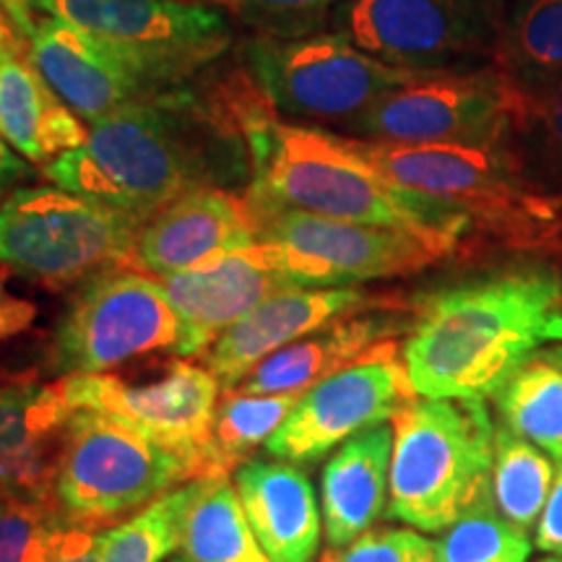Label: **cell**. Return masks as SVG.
Wrapping results in <instances>:
<instances>
[{"mask_svg":"<svg viewBox=\"0 0 562 562\" xmlns=\"http://www.w3.org/2000/svg\"><path fill=\"white\" fill-rule=\"evenodd\" d=\"M191 495L193 482H188L133 513L128 521L104 529L100 562H161L178 552Z\"/></svg>","mask_w":562,"mask_h":562,"instance_id":"f546056e","label":"cell"},{"mask_svg":"<svg viewBox=\"0 0 562 562\" xmlns=\"http://www.w3.org/2000/svg\"><path fill=\"white\" fill-rule=\"evenodd\" d=\"M201 476L203 463L195 456L159 446L97 412H74L55 472V497L76 526L97 529Z\"/></svg>","mask_w":562,"mask_h":562,"instance_id":"ba28073f","label":"cell"},{"mask_svg":"<svg viewBox=\"0 0 562 562\" xmlns=\"http://www.w3.org/2000/svg\"><path fill=\"white\" fill-rule=\"evenodd\" d=\"M188 562H271L258 544L243 501L229 476L193 480L180 531Z\"/></svg>","mask_w":562,"mask_h":562,"instance_id":"d4e9b609","label":"cell"},{"mask_svg":"<svg viewBox=\"0 0 562 562\" xmlns=\"http://www.w3.org/2000/svg\"><path fill=\"white\" fill-rule=\"evenodd\" d=\"M0 9L9 16L21 40L30 42L34 37V30H37V21H34V16H37V0H0Z\"/></svg>","mask_w":562,"mask_h":562,"instance_id":"ab89813d","label":"cell"},{"mask_svg":"<svg viewBox=\"0 0 562 562\" xmlns=\"http://www.w3.org/2000/svg\"><path fill=\"white\" fill-rule=\"evenodd\" d=\"M258 240L292 286L331 290L417 273L459 250V245L414 232L326 220L305 211L252 216Z\"/></svg>","mask_w":562,"mask_h":562,"instance_id":"4fadbf2b","label":"cell"},{"mask_svg":"<svg viewBox=\"0 0 562 562\" xmlns=\"http://www.w3.org/2000/svg\"><path fill=\"white\" fill-rule=\"evenodd\" d=\"M70 417L58 383L0 385V497L55 492Z\"/></svg>","mask_w":562,"mask_h":562,"instance_id":"ffe728a7","label":"cell"},{"mask_svg":"<svg viewBox=\"0 0 562 562\" xmlns=\"http://www.w3.org/2000/svg\"><path fill=\"white\" fill-rule=\"evenodd\" d=\"M159 281L167 300L191 328L201 355L258 302L281 290H294L261 240L199 269L161 277Z\"/></svg>","mask_w":562,"mask_h":562,"instance_id":"d6986e66","label":"cell"},{"mask_svg":"<svg viewBox=\"0 0 562 562\" xmlns=\"http://www.w3.org/2000/svg\"><path fill=\"white\" fill-rule=\"evenodd\" d=\"M402 321L389 307L336 321L305 339L273 351L237 385L243 393H292L302 396L311 385L362 360L383 341L393 339Z\"/></svg>","mask_w":562,"mask_h":562,"instance_id":"603a6c76","label":"cell"},{"mask_svg":"<svg viewBox=\"0 0 562 562\" xmlns=\"http://www.w3.org/2000/svg\"><path fill=\"white\" fill-rule=\"evenodd\" d=\"M232 21L252 37H305L328 30L349 0H220Z\"/></svg>","mask_w":562,"mask_h":562,"instance_id":"d6a6232c","label":"cell"},{"mask_svg":"<svg viewBox=\"0 0 562 562\" xmlns=\"http://www.w3.org/2000/svg\"><path fill=\"white\" fill-rule=\"evenodd\" d=\"M524 131H531L544 159L562 172V79L526 100Z\"/></svg>","mask_w":562,"mask_h":562,"instance_id":"e575fe53","label":"cell"},{"mask_svg":"<svg viewBox=\"0 0 562 562\" xmlns=\"http://www.w3.org/2000/svg\"><path fill=\"white\" fill-rule=\"evenodd\" d=\"M505 9V0H349L328 30L393 68H476L497 58Z\"/></svg>","mask_w":562,"mask_h":562,"instance_id":"7c38bea8","label":"cell"},{"mask_svg":"<svg viewBox=\"0 0 562 562\" xmlns=\"http://www.w3.org/2000/svg\"><path fill=\"white\" fill-rule=\"evenodd\" d=\"M70 529L55 492L0 497V562H50Z\"/></svg>","mask_w":562,"mask_h":562,"instance_id":"4dcf8cb0","label":"cell"},{"mask_svg":"<svg viewBox=\"0 0 562 562\" xmlns=\"http://www.w3.org/2000/svg\"><path fill=\"white\" fill-rule=\"evenodd\" d=\"M16 40H19L16 30H13L9 16H5L3 9H0V55L16 50Z\"/></svg>","mask_w":562,"mask_h":562,"instance_id":"60d3db41","label":"cell"},{"mask_svg":"<svg viewBox=\"0 0 562 562\" xmlns=\"http://www.w3.org/2000/svg\"><path fill=\"white\" fill-rule=\"evenodd\" d=\"M58 385L74 412H97L203 463L222 391L206 364L180 357L146 381L97 372L60 378Z\"/></svg>","mask_w":562,"mask_h":562,"instance_id":"9a60e30c","label":"cell"},{"mask_svg":"<svg viewBox=\"0 0 562 562\" xmlns=\"http://www.w3.org/2000/svg\"><path fill=\"white\" fill-rule=\"evenodd\" d=\"M558 467L552 492L537 524V533H533V544L547 554H562V463Z\"/></svg>","mask_w":562,"mask_h":562,"instance_id":"d590c367","label":"cell"},{"mask_svg":"<svg viewBox=\"0 0 562 562\" xmlns=\"http://www.w3.org/2000/svg\"><path fill=\"white\" fill-rule=\"evenodd\" d=\"M526 97L497 63L422 70L381 97L344 136L393 146H490L524 128Z\"/></svg>","mask_w":562,"mask_h":562,"instance_id":"9c48e42d","label":"cell"},{"mask_svg":"<svg viewBox=\"0 0 562 562\" xmlns=\"http://www.w3.org/2000/svg\"><path fill=\"white\" fill-rule=\"evenodd\" d=\"M30 172L32 170L30 165H26V159L13 151L11 146L0 138V201H3L9 193L16 191L19 182L30 178Z\"/></svg>","mask_w":562,"mask_h":562,"instance_id":"f35d334b","label":"cell"},{"mask_svg":"<svg viewBox=\"0 0 562 562\" xmlns=\"http://www.w3.org/2000/svg\"><path fill=\"white\" fill-rule=\"evenodd\" d=\"M492 425L476 398H414L393 419L389 516L440 533L492 497Z\"/></svg>","mask_w":562,"mask_h":562,"instance_id":"5b68a950","label":"cell"},{"mask_svg":"<svg viewBox=\"0 0 562 562\" xmlns=\"http://www.w3.org/2000/svg\"><path fill=\"white\" fill-rule=\"evenodd\" d=\"M554 484L552 461L510 427H495L492 442V501L508 521L529 533L542 518Z\"/></svg>","mask_w":562,"mask_h":562,"instance_id":"f1b7e54d","label":"cell"},{"mask_svg":"<svg viewBox=\"0 0 562 562\" xmlns=\"http://www.w3.org/2000/svg\"><path fill=\"white\" fill-rule=\"evenodd\" d=\"M258 243L248 201L237 191H199L161 209L138 229L133 269L172 277Z\"/></svg>","mask_w":562,"mask_h":562,"instance_id":"ac0fdd59","label":"cell"},{"mask_svg":"<svg viewBox=\"0 0 562 562\" xmlns=\"http://www.w3.org/2000/svg\"><path fill=\"white\" fill-rule=\"evenodd\" d=\"M34 321H37V305L32 300L13 294L5 286L3 277H0V344L24 334Z\"/></svg>","mask_w":562,"mask_h":562,"instance_id":"8d00e7d4","label":"cell"},{"mask_svg":"<svg viewBox=\"0 0 562 562\" xmlns=\"http://www.w3.org/2000/svg\"><path fill=\"white\" fill-rule=\"evenodd\" d=\"M30 63L87 125L172 91L144 79L104 42L63 19L40 21L30 40Z\"/></svg>","mask_w":562,"mask_h":562,"instance_id":"2e32d148","label":"cell"},{"mask_svg":"<svg viewBox=\"0 0 562 562\" xmlns=\"http://www.w3.org/2000/svg\"><path fill=\"white\" fill-rule=\"evenodd\" d=\"M245 516L271 562H315L323 516L307 474L292 461H245L232 472Z\"/></svg>","mask_w":562,"mask_h":562,"instance_id":"44dd1931","label":"cell"},{"mask_svg":"<svg viewBox=\"0 0 562 562\" xmlns=\"http://www.w3.org/2000/svg\"><path fill=\"white\" fill-rule=\"evenodd\" d=\"M531 547L529 533L516 529L490 497L440 531L435 554L438 562H526Z\"/></svg>","mask_w":562,"mask_h":562,"instance_id":"1f68e13d","label":"cell"},{"mask_svg":"<svg viewBox=\"0 0 562 562\" xmlns=\"http://www.w3.org/2000/svg\"><path fill=\"white\" fill-rule=\"evenodd\" d=\"M321 562H438V554L435 542L412 526H372L355 542L331 547Z\"/></svg>","mask_w":562,"mask_h":562,"instance_id":"836d02e7","label":"cell"},{"mask_svg":"<svg viewBox=\"0 0 562 562\" xmlns=\"http://www.w3.org/2000/svg\"><path fill=\"white\" fill-rule=\"evenodd\" d=\"M37 13L81 26L165 89L191 87L235 42L229 13L193 0H37Z\"/></svg>","mask_w":562,"mask_h":562,"instance_id":"8fae6325","label":"cell"},{"mask_svg":"<svg viewBox=\"0 0 562 562\" xmlns=\"http://www.w3.org/2000/svg\"><path fill=\"white\" fill-rule=\"evenodd\" d=\"M501 425L562 463V344L537 349L495 393Z\"/></svg>","mask_w":562,"mask_h":562,"instance_id":"484cf974","label":"cell"},{"mask_svg":"<svg viewBox=\"0 0 562 562\" xmlns=\"http://www.w3.org/2000/svg\"><path fill=\"white\" fill-rule=\"evenodd\" d=\"M364 157L414 193L461 211L472 229L518 252H562V201L508 144L393 146L357 138Z\"/></svg>","mask_w":562,"mask_h":562,"instance_id":"277c9868","label":"cell"},{"mask_svg":"<svg viewBox=\"0 0 562 562\" xmlns=\"http://www.w3.org/2000/svg\"><path fill=\"white\" fill-rule=\"evenodd\" d=\"M89 136L32 63L16 50L0 55V138L34 165H50L60 154L79 149Z\"/></svg>","mask_w":562,"mask_h":562,"instance_id":"cb8c5ba5","label":"cell"},{"mask_svg":"<svg viewBox=\"0 0 562 562\" xmlns=\"http://www.w3.org/2000/svg\"><path fill=\"white\" fill-rule=\"evenodd\" d=\"M497 66L529 100L562 79V0H513Z\"/></svg>","mask_w":562,"mask_h":562,"instance_id":"4316f807","label":"cell"},{"mask_svg":"<svg viewBox=\"0 0 562 562\" xmlns=\"http://www.w3.org/2000/svg\"><path fill=\"white\" fill-rule=\"evenodd\" d=\"M193 3H220V0H193Z\"/></svg>","mask_w":562,"mask_h":562,"instance_id":"7bdbcfd3","label":"cell"},{"mask_svg":"<svg viewBox=\"0 0 562 562\" xmlns=\"http://www.w3.org/2000/svg\"><path fill=\"white\" fill-rule=\"evenodd\" d=\"M252 178L250 214L305 211L326 220L414 232L461 245L472 222L446 203L414 193L364 157L357 138L279 121L261 97L243 112Z\"/></svg>","mask_w":562,"mask_h":562,"instance_id":"3957f363","label":"cell"},{"mask_svg":"<svg viewBox=\"0 0 562 562\" xmlns=\"http://www.w3.org/2000/svg\"><path fill=\"white\" fill-rule=\"evenodd\" d=\"M245 104L206 102L191 87L172 89L89 125L79 149L45 165V178L144 227L191 193L250 186Z\"/></svg>","mask_w":562,"mask_h":562,"instance_id":"6da1fadb","label":"cell"},{"mask_svg":"<svg viewBox=\"0 0 562 562\" xmlns=\"http://www.w3.org/2000/svg\"><path fill=\"white\" fill-rule=\"evenodd\" d=\"M547 344H562V279L516 269L432 294L402 360L417 396L484 402Z\"/></svg>","mask_w":562,"mask_h":562,"instance_id":"7a4b0ae2","label":"cell"},{"mask_svg":"<svg viewBox=\"0 0 562 562\" xmlns=\"http://www.w3.org/2000/svg\"><path fill=\"white\" fill-rule=\"evenodd\" d=\"M243 60L250 87L279 121L341 128L422 74L372 58L331 30L305 37H250Z\"/></svg>","mask_w":562,"mask_h":562,"instance_id":"8992f818","label":"cell"},{"mask_svg":"<svg viewBox=\"0 0 562 562\" xmlns=\"http://www.w3.org/2000/svg\"><path fill=\"white\" fill-rule=\"evenodd\" d=\"M102 531L91 529V526H76L63 539L58 552L53 554L50 562H100L102 552Z\"/></svg>","mask_w":562,"mask_h":562,"instance_id":"74e56055","label":"cell"},{"mask_svg":"<svg viewBox=\"0 0 562 562\" xmlns=\"http://www.w3.org/2000/svg\"><path fill=\"white\" fill-rule=\"evenodd\" d=\"M414 398L417 393L398 357V344L389 339L302 393L290 417L266 442V451L292 463L315 461L357 432L396 419Z\"/></svg>","mask_w":562,"mask_h":562,"instance_id":"5bb4252c","label":"cell"},{"mask_svg":"<svg viewBox=\"0 0 562 562\" xmlns=\"http://www.w3.org/2000/svg\"><path fill=\"white\" fill-rule=\"evenodd\" d=\"M157 351L201 355L157 277L112 269L91 277L70 300L55 326L50 368L63 378L97 375Z\"/></svg>","mask_w":562,"mask_h":562,"instance_id":"30bf717a","label":"cell"},{"mask_svg":"<svg viewBox=\"0 0 562 562\" xmlns=\"http://www.w3.org/2000/svg\"><path fill=\"white\" fill-rule=\"evenodd\" d=\"M383 307H391V300L375 297L360 286L281 290L258 302L250 313H245L235 326H229L211 344L203 351V364L214 372L222 389H237L273 351L290 347L336 321L383 311Z\"/></svg>","mask_w":562,"mask_h":562,"instance_id":"e0dca14e","label":"cell"},{"mask_svg":"<svg viewBox=\"0 0 562 562\" xmlns=\"http://www.w3.org/2000/svg\"><path fill=\"white\" fill-rule=\"evenodd\" d=\"M172 562H188V560H172Z\"/></svg>","mask_w":562,"mask_h":562,"instance_id":"ee69618b","label":"cell"},{"mask_svg":"<svg viewBox=\"0 0 562 562\" xmlns=\"http://www.w3.org/2000/svg\"><path fill=\"white\" fill-rule=\"evenodd\" d=\"M539 562H562V554H552V558H544V560H539Z\"/></svg>","mask_w":562,"mask_h":562,"instance_id":"b9f144b4","label":"cell"},{"mask_svg":"<svg viewBox=\"0 0 562 562\" xmlns=\"http://www.w3.org/2000/svg\"><path fill=\"white\" fill-rule=\"evenodd\" d=\"M140 224L58 186L16 188L0 201V266L47 286L133 269Z\"/></svg>","mask_w":562,"mask_h":562,"instance_id":"52a82bcc","label":"cell"},{"mask_svg":"<svg viewBox=\"0 0 562 562\" xmlns=\"http://www.w3.org/2000/svg\"><path fill=\"white\" fill-rule=\"evenodd\" d=\"M300 396L292 393H243L227 389L220 398L214 425L203 453V476H229L248 456L269 442L279 425L290 417Z\"/></svg>","mask_w":562,"mask_h":562,"instance_id":"83f0119b","label":"cell"},{"mask_svg":"<svg viewBox=\"0 0 562 562\" xmlns=\"http://www.w3.org/2000/svg\"><path fill=\"white\" fill-rule=\"evenodd\" d=\"M393 427L375 425L341 442L321 474V516L328 547L370 531L389 508Z\"/></svg>","mask_w":562,"mask_h":562,"instance_id":"7402d4cb","label":"cell"}]
</instances>
